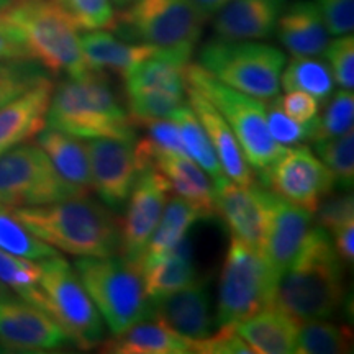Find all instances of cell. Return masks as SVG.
<instances>
[{"label": "cell", "instance_id": "f5cc1de1", "mask_svg": "<svg viewBox=\"0 0 354 354\" xmlns=\"http://www.w3.org/2000/svg\"><path fill=\"white\" fill-rule=\"evenodd\" d=\"M8 295H12V290L8 289L7 286H3L2 282H0V299H3V297H8Z\"/></svg>", "mask_w": 354, "mask_h": 354}, {"label": "cell", "instance_id": "681fc988", "mask_svg": "<svg viewBox=\"0 0 354 354\" xmlns=\"http://www.w3.org/2000/svg\"><path fill=\"white\" fill-rule=\"evenodd\" d=\"M333 240L335 251L344 264H353L354 261V220H349L342 228H338L333 234H330Z\"/></svg>", "mask_w": 354, "mask_h": 354}, {"label": "cell", "instance_id": "2e32d148", "mask_svg": "<svg viewBox=\"0 0 354 354\" xmlns=\"http://www.w3.org/2000/svg\"><path fill=\"white\" fill-rule=\"evenodd\" d=\"M86 145L92 190L110 210L120 212L140 174L135 140L92 138Z\"/></svg>", "mask_w": 354, "mask_h": 354}, {"label": "cell", "instance_id": "5bb4252c", "mask_svg": "<svg viewBox=\"0 0 354 354\" xmlns=\"http://www.w3.org/2000/svg\"><path fill=\"white\" fill-rule=\"evenodd\" d=\"M312 223L313 212L287 202L266 189V223L259 253L268 266L274 289L299 254Z\"/></svg>", "mask_w": 354, "mask_h": 354}, {"label": "cell", "instance_id": "7c38bea8", "mask_svg": "<svg viewBox=\"0 0 354 354\" xmlns=\"http://www.w3.org/2000/svg\"><path fill=\"white\" fill-rule=\"evenodd\" d=\"M261 185L284 201L315 212L318 202L336 189L331 171L308 146H286L259 174Z\"/></svg>", "mask_w": 354, "mask_h": 354}, {"label": "cell", "instance_id": "4fadbf2b", "mask_svg": "<svg viewBox=\"0 0 354 354\" xmlns=\"http://www.w3.org/2000/svg\"><path fill=\"white\" fill-rule=\"evenodd\" d=\"M171 185L156 167L140 171L127 201L125 218H120V251L118 256L138 268L149 238L158 227Z\"/></svg>", "mask_w": 354, "mask_h": 354}, {"label": "cell", "instance_id": "db71d44e", "mask_svg": "<svg viewBox=\"0 0 354 354\" xmlns=\"http://www.w3.org/2000/svg\"><path fill=\"white\" fill-rule=\"evenodd\" d=\"M10 3H12V0H0V12L6 10V8L10 6Z\"/></svg>", "mask_w": 354, "mask_h": 354}, {"label": "cell", "instance_id": "3957f363", "mask_svg": "<svg viewBox=\"0 0 354 354\" xmlns=\"http://www.w3.org/2000/svg\"><path fill=\"white\" fill-rule=\"evenodd\" d=\"M46 127L77 138L136 140V127L110 84L109 74L88 71L53 88Z\"/></svg>", "mask_w": 354, "mask_h": 354}, {"label": "cell", "instance_id": "9c48e42d", "mask_svg": "<svg viewBox=\"0 0 354 354\" xmlns=\"http://www.w3.org/2000/svg\"><path fill=\"white\" fill-rule=\"evenodd\" d=\"M44 310L63 326L74 346L97 348L104 342V320L76 269L59 254L39 261Z\"/></svg>", "mask_w": 354, "mask_h": 354}, {"label": "cell", "instance_id": "1f68e13d", "mask_svg": "<svg viewBox=\"0 0 354 354\" xmlns=\"http://www.w3.org/2000/svg\"><path fill=\"white\" fill-rule=\"evenodd\" d=\"M145 130L143 138L135 140V153L138 169L154 167V162L165 156L189 158L180 138L179 127L174 120H149L136 123Z\"/></svg>", "mask_w": 354, "mask_h": 354}, {"label": "cell", "instance_id": "30bf717a", "mask_svg": "<svg viewBox=\"0 0 354 354\" xmlns=\"http://www.w3.org/2000/svg\"><path fill=\"white\" fill-rule=\"evenodd\" d=\"M274 292L268 266L259 251L232 236L220 272L216 325H234L271 307Z\"/></svg>", "mask_w": 354, "mask_h": 354}, {"label": "cell", "instance_id": "ffe728a7", "mask_svg": "<svg viewBox=\"0 0 354 354\" xmlns=\"http://www.w3.org/2000/svg\"><path fill=\"white\" fill-rule=\"evenodd\" d=\"M53 88L55 82L46 77L0 109V154L32 140L46 127Z\"/></svg>", "mask_w": 354, "mask_h": 354}, {"label": "cell", "instance_id": "484cf974", "mask_svg": "<svg viewBox=\"0 0 354 354\" xmlns=\"http://www.w3.org/2000/svg\"><path fill=\"white\" fill-rule=\"evenodd\" d=\"M37 145L46 153L51 165L66 183L88 196L92 190L91 162L87 145L77 136L44 127L38 133Z\"/></svg>", "mask_w": 354, "mask_h": 354}, {"label": "cell", "instance_id": "9a60e30c", "mask_svg": "<svg viewBox=\"0 0 354 354\" xmlns=\"http://www.w3.org/2000/svg\"><path fill=\"white\" fill-rule=\"evenodd\" d=\"M69 335L46 310L13 295L0 299V348L48 353L71 346Z\"/></svg>", "mask_w": 354, "mask_h": 354}, {"label": "cell", "instance_id": "52a82bcc", "mask_svg": "<svg viewBox=\"0 0 354 354\" xmlns=\"http://www.w3.org/2000/svg\"><path fill=\"white\" fill-rule=\"evenodd\" d=\"M205 19L190 0H133L115 13L113 33L131 43L192 56Z\"/></svg>", "mask_w": 354, "mask_h": 354}, {"label": "cell", "instance_id": "7bdbcfd3", "mask_svg": "<svg viewBox=\"0 0 354 354\" xmlns=\"http://www.w3.org/2000/svg\"><path fill=\"white\" fill-rule=\"evenodd\" d=\"M313 220L317 227L325 230L328 234H333L349 220H354V198L351 190H333L328 196L318 202Z\"/></svg>", "mask_w": 354, "mask_h": 354}, {"label": "cell", "instance_id": "d6986e66", "mask_svg": "<svg viewBox=\"0 0 354 354\" xmlns=\"http://www.w3.org/2000/svg\"><path fill=\"white\" fill-rule=\"evenodd\" d=\"M185 99H187L189 107L197 115L198 122L205 128L225 176L241 185L254 184L253 167L248 162L232 128L225 122L218 110L214 107V104L187 84H185Z\"/></svg>", "mask_w": 354, "mask_h": 354}, {"label": "cell", "instance_id": "816d5d0a", "mask_svg": "<svg viewBox=\"0 0 354 354\" xmlns=\"http://www.w3.org/2000/svg\"><path fill=\"white\" fill-rule=\"evenodd\" d=\"M131 2H133V0H112V3L117 8H125V7L130 6Z\"/></svg>", "mask_w": 354, "mask_h": 354}, {"label": "cell", "instance_id": "7dc6e473", "mask_svg": "<svg viewBox=\"0 0 354 354\" xmlns=\"http://www.w3.org/2000/svg\"><path fill=\"white\" fill-rule=\"evenodd\" d=\"M277 100L282 112L299 123L313 120L318 115V110H320V102L315 97L307 94V92L292 91L287 92L284 97H277Z\"/></svg>", "mask_w": 354, "mask_h": 354}, {"label": "cell", "instance_id": "277c9868", "mask_svg": "<svg viewBox=\"0 0 354 354\" xmlns=\"http://www.w3.org/2000/svg\"><path fill=\"white\" fill-rule=\"evenodd\" d=\"M0 19L19 33L28 56L46 73L73 79L88 73L79 30L53 0H12Z\"/></svg>", "mask_w": 354, "mask_h": 354}, {"label": "cell", "instance_id": "b9f144b4", "mask_svg": "<svg viewBox=\"0 0 354 354\" xmlns=\"http://www.w3.org/2000/svg\"><path fill=\"white\" fill-rule=\"evenodd\" d=\"M317 118V117H315ZM315 118L307 123H299L282 112L277 97H274L266 105V123H268L269 135L281 146H295L313 141L315 135Z\"/></svg>", "mask_w": 354, "mask_h": 354}, {"label": "cell", "instance_id": "8992f818", "mask_svg": "<svg viewBox=\"0 0 354 354\" xmlns=\"http://www.w3.org/2000/svg\"><path fill=\"white\" fill-rule=\"evenodd\" d=\"M74 269L112 335L153 317L140 269L122 258H79Z\"/></svg>", "mask_w": 354, "mask_h": 354}, {"label": "cell", "instance_id": "8fae6325", "mask_svg": "<svg viewBox=\"0 0 354 354\" xmlns=\"http://www.w3.org/2000/svg\"><path fill=\"white\" fill-rule=\"evenodd\" d=\"M66 183L37 143H21L0 154V205L38 207L82 197Z\"/></svg>", "mask_w": 354, "mask_h": 354}, {"label": "cell", "instance_id": "c3c4849f", "mask_svg": "<svg viewBox=\"0 0 354 354\" xmlns=\"http://www.w3.org/2000/svg\"><path fill=\"white\" fill-rule=\"evenodd\" d=\"M24 57L30 56L19 33L7 21L0 19V59H24Z\"/></svg>", "mask_w": 354, "mask_h": 354}, {"label": "cell", "instance_id": "d590c367", "mask_svg": "<svg viewBox=\"0 0 354 354\" xmlns=\"http://www.w3.org/2000/svg\"><path fill=\"white\" fill-rule=\"evenodd\" d=\"M39 261L20 258L0 250V282L15 292L20 299L44 310L43 294L39 290Z\"/></svg>", "mask_w": 354, "mask_h": 354}, {"label": "cell", "instance_id": "74e56055", "mask_svg": "<svg viewBox=\"0 0 354 354\" xmlns=\"http://www.w3.org/2000/svg\"><path fill=\"white\" fill-rule=\"evenodd\" d=\"M46 77H50L46 69L30 57L0 59V109L19 99Z\"/></svg>", "mask_w": 354, "mask_h": 354}, {"label": "cell", "instance_id": "f6af8a7d", "mask_svg": "<svg viewBox=\"0 0 354 354\" xmlns=\"http://www.w3.org/2000/svg\"><path fill=\"white\" fill-rule=\"evenodd\" d=\"M192 353L198 354H253V348L248 344L233 328V325L220 326L218 333L207 338L190 342Z\"/></svg>", "mask_w": 354, "mask_h": 354}, {"label": "cell", "instance_id": "f35d334b", "mask_svg": "<svg viewBox=\"0 0 354 354\" xmlns=\"http://www.w3.org/2000/svg\"><path fill=\"white\" fill-rule=\"evenodd\" d=\"M125 94L127 112L135 127L141 122L171 120L177 110L187 102L185 95L161 91H135L125 92Z\"/></svg>", "mask_w": 354, "mask_h": 354}, {"label": "cell", "instance_id": "d4e9b609", "mask_svg": "<svg viewBox=\"0 0 354 354\" xmlns=\"http://www.w3.org/2000/svg\"><path fill=\"white\" fill-rule=\"evenodd\" d=\"M234 331L259 354H294L297 322L287 313L271 307L236 322Z\"/></svg>", "mask_w": 354, "mask_h": 354}, {"label": "cell", "instance_id": "ac0fdd59", "mask_svg": "<svg viewBox=\"0 0 354 354\" xmlns=\"http://www.w3.org/2000/svg\"><path fill=\"white\" fill-rule=\"evenodd\" d=\"M153 317L174 330L183 338L194 342L214 333L216 325L212 315V300L207 279L197 277L192 284L151 300Z\"/></svg>", "mask_w": 354, "mask_h": 354}, {"label": "cell", "instance_id": "83f0119b", "mask_svg": "<svg viewBox=\"0 0 354 354\" xmlns=\"http://www.w3.org/2000/svg\"><path fill=\"white\" fill-rule=\"evenodd\" d=\"M189 63L190 56L183 53L158 50L123 77L125 92L161 91L185 95V68Z\"/></svg>", "mask_w": 354, "mask_h": 354}, {"label": "cell", "instance_id": "e0dca14e", "mask_svg": "<svg viewBox=\"0 0 354 354\" xmlns=\"http://www.w3.org/2000/svg\"><path fill=\"white\" fill-rule=\"evenodd\" d=\"M215 215L232 230V236L261 250L266 223V187L241 185L227 176L214 180Z\"/></svg>", "mask_w": 354, "mask_h": 354}, {"label": "cell", "instance_id": "d6a6232c", "mask_svg": "<svg viewBox=\"0 0 354 354\" xmlns=\"http://www.w3.org/2000/svg\"><path fill=\"white\" fill-rule=\"evenodd\" d=\"M353 330L348 325L322 320L297 323L295 353L346 354L353 351Z\"/></svg>", "mask_w": 354, "mask_h": 354}, {"label": "cell", "instance_id": "7402d4cb", "mask_svg": "<svg viewBox=\"0 0 354 354\" xmlns=\"http://www.w3.org/2000/svg\"><path fill=\"white\" fill-rule=\"evenodd\" d=\"M274 33L292 56L312 57L325 53L331 37L313 0L287 2Z\"/></svg>", "mask_w": 354, "mask_h": 354}, {"label": "cell", "instance_id": "603a6c76", "mask_svg": "<svg viewBox=\"0 0 354 354\" xmlns=\"http://www.w3.org/2000/svg\"><path fill=\"white\" fill-rule=\"evenodd\" d=\"M79 41L88 71L113 73L122 77L158 51V48L149 44L127 41L104 30L79 35Z\"/></svg>", "mask_w": 354, "mask_h": 354}, {"label": "cell", "instance_id": "60d3db41", "mask_svg": "<svg viewBox=\"0 0 354 354\" xmlns=\"http://www.w3.org/2000/svg\"><path fill=\"white\" fill-rule=\"evenodd\" d=\"M354 123V95L353 91H339L330 95L328 105L315 118V135L312 143L335 138L351 131Z\"/></svg>", "mask_w": 354, "mask_h": 354}, {"label": "cell", "instance_id": "44dd1931", "mask_svg": "<svg viewBox=\"0 0 354 354\" xmlns=\"http://www.w3.org/2000/svg\"><path fill=\"white\" fill-rule=\"evenodd\" d=\"M289 0H230L214 15V32L227 39H266L276 32Z\"/></svg>", "mask_w": 354, "mask_h": 354}, {"label": "cell", "instance_id": "ab89813d", "mask_svg": "<svg viewBox=\"0 0 354 354\" xmlns=\"http://www.w3.org/2000/svg\"><path fill=\"white\" fill-rule=\"evenodd\" d=\"M53 2L81 32L112 30L115 21L112 0H53Z\"/></svg>", "mask_w": 354, "mask_h": 354}, {"label": "cell", "instance_id": "ee69618b", "mask_svg": "<svg viewBox=\"0 0 354 354\" xmlns=\"http://www.w3.org/2000/svg\"><path fill=\"white\" fill-rule=\"evenodd\" d=\"M328 61V68L333 74L335 82L344 91L354 88V38L353 35H342L333 41L330 39L328 46L323 53Z\"/></svg>", "mask_w": 354, "mask_h": 354}, {"label": "cell", "instance_id": "6da1fadb", "mask_svg": "<svg viewBox=\"0 0 354 354\" xmlns=\"http://www.w3.org/2000/svg\"><path fill=\"white\" fill-rule=\"evenodd\" d=\"M344 294L346 264L335 251L330 234L315 225L282 274L272 305L297 323L326 320L342 307Z\"/></svg>", "mask_w": 354, "mask_h": 354}, {"label": "cell", "instance_id": "ba28073f", "mask_svg": "<svg viewBox=\"0 0 354 354\" xmlns=\"http://www.w3.org/2000/svg\"><path fill=\"white\" fill-rule=\"evenodd\" d=\"M185 84L205 95L221 113L253 171L261 174L282 153L284 146L277 145L269 135L264 100L220 82L197 63H189L185 68Z\"/></svg>", "mask_w": 354, "mask_h": 354}, {"label": "cell", "instance_id": "836d02e7", "mask_svg": "<svg viewBox=\"0 0 354 354\" xmlns=\"http://www.w3.org/2000/svg\"><path fill=\"white\" fill-rule=\"evenodd\" d=\"M171 120H174L177 123V127H179L180 138H183L184 149L185 153H187V156L192 159L196 165L201 166L202 169L209 174V177H212V180L223 177L225 172L221 169L220 161L218 158H216L214 146L210 143L209 135H207L202 123L198 122L194 110L189 107L187 102L177 110Z\"/></svg>", "mask_w": 354, "mask_h": 354}, {"label": "cell", "instance_id": "f1b7e54d", "mask_svg": "<svg viewBox=\"0 0 354 354\" xmlns=\"http://www.w3.org/2000/svg\"><path fill=\"white\" fill-rule=\"evenodd\" d=\"M154 167L162 172L172 192L196 207L203 220L215 216L214 183H210L209 174L192 159L184 156H165L154 162Z\"/></svg>", "mask_w": 354, "mask_h": 354}, {"label": "cell", "instance_id": "5b68a950", "mask_svg": "<svg viewBox=\"0 0 354 354\" xmlns=\"http://www.w3.org/2000/svg\"><path fill=\"white\" fill-rule=\"evenodd\" d=\"M198 66L220 82L259 100H271L281 91L286 55L258 39L215 37L198 51Z\"/></svg>", "mask_w": 354, "mask_h": 354}, {"label": "cell", "instance_id": "cb8c5ba5", "mask_svg": "<svg viewBox=\"0 0 354 354\" xmlns=\"http://www.w3.org/2000/svg\"><path fill=\"white\" fill-rule=\"evenodd\" d=\"M107 354H189V339L177 335L156 317L141 320L99 344Z\"/></svg>", "mask_w": 354, "mask_h": 354}, {"label": "cell", "instance_id": "bcb514c9", "mask_svg": "<svg viewBox=\"0 0 354 354\" xmlns=\"http://www.w3.org/2000/svg\"><path fill=\"white\" fill-rule=\"evenodd\" d=\"M331 37L353 33L354 0H313Z\"/></svg>", "mask_w": 354, "mask_h": 354}, {"label": "cell", "instance_id": "4dcf8cb0", "mask_svg": "<svg viewBox=\"0 0 354 354\" xmlns=\"http://www.w3.org/2000/svg\"><path fill=\"white\" fill-rule=\"evenodd\" d=\"M281 87L286 92H307L318 102H326L335 91V79L323 61L312 56H292L282 69Z\"/></svg>", "mask_w": 354, "mask_h": 354}, {"label": "cell", "instance_id": "f546056e", "mask_svg": "<svg viewBox=\"0 0 354 354\" xmlns=\"http://www.w3.org/2000/svg\"><path fill=\"white\" fill-rule=\"evenodd\" d=\"M203 216L196 207L190 205L180 197H169L166 202L165 210H162L161 218L158 221V227L149 238L143 254H141L138 269L156 263L166 256L174 248L177 243L187 236L190 228L201 221Z\"/></svg>", "mask_w": 354, "mask_h": 354}, {"label": "cell", "instance_id": "7a4b0ae2", "mask_svg": "<svg viewBox=\"0 0 354 354\" xmlns=\"http://www.w3.org/2000/svg\"><path fill=\"white\" fill-rule=\"evenodd\" d=\"M12 210L35 236L66 254L105 258L120 251V218L88 196Z\"/></svg>", "mask_w": 354, "mask_h": 354}, {"label": "cell", "instance_id": "e575fe53", "mask_svg": "<svg viewBox=\"0 0 354 354\" xmlns=\"http://www.w3.org/2000/svg\"><path fill=\"white\" fill-rule=\"evenodd\" d=\"M0 250L32 261L57 256V250L35 236L6 205H0Z\"/></svg>", "mask_w": 354, "mask_h": 354}, {"label": "cell", "instance_id": "f907efd6", "mask_svg": "<svg viewBox=\"0 0 354 354\" xmlns=\"http://www.w3.org/2000/svg\"><path fill=\"white\" fill-rule=\"evenodd\" d=\"M190 2H192V6L196 7L198 12H201L203 19L209 20L210 17H214L216 12L227 6L230 0H190Z\"/></svg>", "mask_w": 354, "mask_h": 354}, {"label": "cell", "instance_id": "8d00e7d4", "mask_svg": "<svg viewBox=\"0 0 354 354\" xmlns=\"http://www.w3.org/2000/svg\"><path fill=\"white\" fill-rule=\"evenodd\" d=\"M315 153L333 174L336 189L351 190L354 184V133L346 131L335 138L313 143Z\"/></svg>", "mask_w": 354, "mask_h": 354}, {"label": "cell", "instance_id": "4316f807", "mask_svg": "<svg viewBox=\"0 0 354 354\" xmlns=\"http://www.w3.org/2000/svg\"><path fill=\"white\" fill-rule=\"evenodd\" d=\"M140 272L143 277L145 294L149 302L192 284L198 277V272L194 264L192 241L189 240V234L177 243L166 256H162L156 263L146 266Z\"/></svg>", "mask_w": 354, "mask_h": 354}]
</instances>
